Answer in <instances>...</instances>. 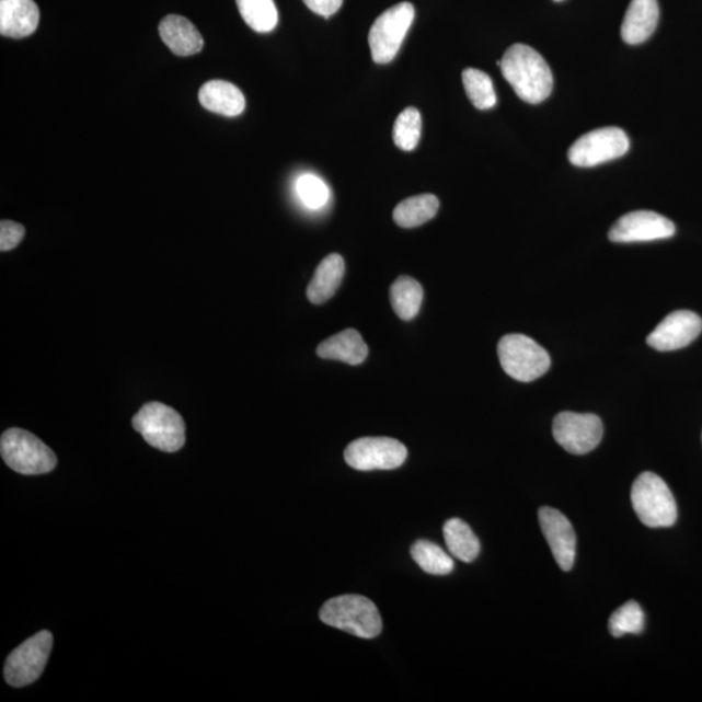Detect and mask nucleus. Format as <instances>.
<instances>
[{
  "instance_id": "nucleus-1",
  "label": "nucleus",
  "mask_w": 702,
  "mask_h": 702,
  "mask_svg": "<svg viewBox=\"0 0 702 702\" xmlns=\"http://www.w3.org/2000/svg\"><path fill=\"white\" fill-rule=\"evenodd\" d=\"M503 76L520 100L538 104L544 102L553 90L551 67L532 47L517 44L509 47L503 60L497 61Z\"/></svg>"
},
{
  "instance_id": "nucleus-2",
  "label": "nucleus",
  "mask_w": 702,
  "mask_h": 702,
  "mask_svg": "<svg viewBox=\"0 0 702 702\" xmlns=\"http://www.w3.org/2000/svg\"><path fill=\"white\" fill-rule=\"evenodd\" d=\"M631 503L641 522L649 528H667L676 525L678 507L676 498L655 472H643L631 490Z\"/></svg>"
},
{
  "instance_id": "nucleus-3",
  "label": "nucleus",
  "mask_w": 702,
  "mask_h": 702,
  "mask_svg": "<svg viewBox=\"0 0 702 702\" xmlns=\"http://www.w3.org/2000/svg\"><path fill=\"white\" fill-rule=\"evenodd\" d=\"M321 620L331 628L361 638L377 637L382 630L377 605L359 595H345L326 601L321 610Z\"/></svg>"
},
{
  "instance_id": "nucleus-4",
  "label": "nucleus",
  "mask_w": 702,
  "mask_h": 702,
  "mask_svg": "<svg viewBox=\"0 0 702 702\" xmlns=\"http://www.w3.org/2000/svg\"><path fill=\"white\" fill-rule=\"evenodd\" d=\"M0 453L10 469L23 475L47 474L58 464L57 456L44 441L20 428L5 430Z\"/></svg>"
},
{
  "instance_id": "nucleus-5",
  "label": "nucleus",
  "mask_w": 702,
  "mask_h": 702,
  "mask_svg": "<svg viewBox=\"0 0 702 702\" xmlns=\"http://www.w3.org/2000/svg\"><path fill=\"white\" fill-rule=\"evenodd\" d=\"M131 423L146 442L159 450L166 451V453H175L185 445L183 416L164 403H146Z\"/></svg>"
},
{
  "instance_id": "nucleus-6",
  "label": "nucleus",
  "mask_w": 702,
  "mask_h": 702,
  "mask_svg": "<svg viewBox=\"0 0 702 702\" xmlns=\"http://www.w3.org/2000/svg\"><path fill=\"white\" fill-rule=\"evenodd\" d=\"M415 19V9L412 3L402 2L382 12L375 20L368 34V44L372 59L378 65H388L400 51Z\"/></svg>"
},
{
  "instance_id": "nucleus-7",
  "label": "nucleus",
  "mask_w": 702,
  "mask_h": 702,
  "mask_svg": "<svg viewBox=\"0 0 702 702\" xmlns=\"http://www.w3.org/2000/svg\"><path fill=\"white\" fill-rule=\"evenodd\" d=\"M497 352L504 371L514 380L531 382L545 375L551 367V357L544 347L525 335L503 337Z\"/></svg>"
},
{
  "instance_id": "nucleus-8",
  "label": "nucleus",
  "mask_w": 702,
  "mask_h": 702,
  "mask_svg": "<svg viewBox=\"0 0 702 702\" xmlns=\"http://www.w3.org/2000/svg\"><path fill=\"white\" fill-rule=\"evenodd\" d=\"M53 649L51 632L41 631L7 658L4 677L12 687L30 686L42 676Z\"/></svg>"
},
{
  "instance_id": "nucleus-9",
  "label": "nucleus",
  "mask_w": 702,
  "mask_h": 702,
  "mask_svg": "<svg viewBox=\"0 0 702 702\" xmlns=\"http://www.w3.org/2000/svg\"><path fill=\"white\" fill-rule=\"evenodd\" d=\"M630 149V140L621 128H600L584 135L568 150V159L576 166H595L621 158Z\"/></svg>"
},
{
  "instance_id": "nucleus-10",
  "label": "nucleus",
  "mask_w": 702,
  "mask_h": 702,
  "mask_svg": "<svg viewBox=\"0 0 702 702\" xmlns=\"http://www.w3.org/2000/svg\"><path fill=\"white\" fill-rule=\"evenodd\" d=\"M407 458V449L391 437H361L347 445L345 461L358 471L394 470Z\"/></svg>"
},
{
  "instance_id": "nucleus-11",
  "label": "nucleus",
  "mask_w": 702,
  "mask_h": 702,
  "mask_svg": "<svg viewBox=\"0 0 702 702\" xmlns=\"http://www.w3.org/2000/svg\"><path fill=\"white\" fill-rule=\"evenodd\" d=\"M553 436L568 453L584 456L599 447L603 426L595 414L565 412L555 416Z\"/></svg>"
},
{
  "instance_id": "nucleus-12",
  "label": "nucleus",
  "mask_w": 702,
  "mask_h": 702,
  "mask_svg": "<svg viewBox=\"0 0 702 702\" xmlns=\"http://www.w3.org/2000/svg\"><path fill=\"white\" fill-rule=\"evenodd\" d=\"M676 234L674 222L653 211L623 215L609 231V240L617 243L649 242L670 239Z\"/></svg>"
},
{
  "instance_id": "nucleus-13",
  "label": "nucleus",
  "mask_w": 702,
  "mask_h": 702,
  "mask_svg": "<svg viewBox=\"0 0 702 702\" xmlns=\"http://www.w3.org/2000/svg\"><path fill=\"white\" fill-rule=\"evenodd\" d=\"M702 331V319L692 311L671 312L651 333L646 343L658 352L683 349L692 344Z\"/></svg>"
},
{
  "instance_id": "nucleus-14",
  "label": "nucleus",
  "mask_w": 702,
  "mask_h": 702,
  "mask_svg": "<svg viewBox=\"0 0 702 702\" xmlns=\"http://www.w3.org/2000/svg\"><path fill=\"white\" fill-rule=\"evenodd\" d=\"M539 523L560 568L566 573L573 569L576 534L572 522L560 510L544 506L539 510Z\"/></svg>"
},
{
  "instance_id": "nucleus-15",
  "label": "nucleus",
  "mask_w": 702,
  "mask_h": 702,
  "mask_svg": "<svg viewBox=\"0 0 702 702\" xmlns=\"http://www.w3.org/2000/svg\"><path fill=\"white\" fill-rule=\"evenodd\" d=\"M39 10L34 0H0V34L10 38L30 37L37 31Z\"/></svg>"
},
{
  "instance_id": "nucleus-16",
  "label": "nucleus",
  "mask_w": 702,
  "mask_h": 702,
  "mask_svg": "<svg viewBox=\"0 0 702 702\" xmlns=\"http://www.w3.org/2000/svg\"><path fill=\"white\" fill-rule=\"evenodd\" d=\"M659 20L657 0H631L622 23V39L628 45H641L655 33Z\"/></svg>"
},
{
  "instance_id": "nucleus-17",
  "label": "nucleus",
  "mask_w": 702,
  "mask_h": 702,
  "mask_svg": "<svg viewBox=\"0 0 702 702\" xmlns=\"http://www.w3.org/2000/svg\"><path fill=\"white\" fill-rule=\"evenodd\" d=\"M159 34L170 50L177 57H192L202 51L205 46L204 37L189 20L169 15L159 24Z\"/></svg>"
},
{
  "instance_id": "nucleus-18",
  "label": "nucleus",
  "mask_w": 702,
  "mask_h": 702,
  "mask_svg": "<svg viewBox=\"0 0 702 702\" xmlns=\"http://www.w3.org/2000/svg\"><path fill=\"white\" fill-rule=\"evenodd\" d=\"M199 102L211 113L228 117L241 115L246 107L245 95L241 90L222 80L206 82L199 90Z\"/></svg>"
},
{
  "instance_id": "nucleus-19",
  "label": "nucleus",
  "mask_w": 702,
  "mask_h": 702,
  "mask_svg": "<svg viewBox=\"0 0 702 702\" xmlns=\"http://www.w3.org/2000/svg\"><path fill=\"white\" fill-rule=\"evenodd\" d=\"M317 354L323 359L340 360L350 366H358L366 360L368 346L358 331L349 329L326 338L318 346Z\"/></svg>"
},
{
  "instance_id": "nucleus-20",
  "label": "nucleus",
  "mask_w": 702,
  "mask_h": 702,
  "mask_svg": "<svg viewBox=\"0 0 702 702\" xmlns=\"http://www.w3.org/2000/svg\"><path fill=\"white\" fill-rule=\"evenodd\" d=\"M345 274V262L342 255L331 254L319 264L314 277L308 287L311 303L322 304L335 296Z\"/></svg>"
},
{
  "instance_id": "nucleus-21",
  "label": "nucleus",
  "mask_w": 702,
  "mask_h": 702,
  "mask_svg": "<svg viewBox=\"0 0 702 702\" xmlns=\"http://www.w3.org/2000/svg\"><path fill=\"white\" fill-rule=\"evenodd\" d=\"M444 539L451 555L462 562H474L481 553V541L462 519H449L444 525Z\"/></svg>"
},
{
  "instance_id": "nucleus-22",
  "label": "nucleus",
  "mask_w": 702,
  "mask_h": 702,
  "mask_svg": "<svg viewBox=\"0 0 702 702\" xmlns=\"http://www.w3.org/2000/svg\"><path fill=\"white\" fill-rule=\"evenodd\" d=\"M440 202L434 194H421L402 200L394 208L393 219L402 228H415L433 220L439 211Z\"/></svg>"
},
{
  "instance_id": "nucleus-23",
  "label": "nucleus",
  "mask_w": 702,
  "mask_h": 702,
  "mask_svg": "<svg viewBox=\"0 0 702 702\" xmlns=\"http://www.w3.org/2000/svg\"><path fill=\"white\" fill-rule=\"evenodd\" d=\"M423 296L422 285L413 277H399L391 288V303L395 314L402 321H413L421 310Z\"/></svg>"
},
{
  "instance_id": "nucleus-24",
  "label": "nucleus",
  "mask_w": 702,
  "mask_h": 702,
  "mask_svg": "<svg viewBox=\"0 0 702 702\" xmlns=\"http://www.w3.org/2000/svg\"><path fill=\"white\" fill-rule=\"evenodd\" d=\"M245 23L258 33H269L279 23V12L274 0H235Z\"/></svg>"
},
{
  "instance_id": "nucleus-25",
  "label": "nucleus",
  "mask_w": 702,
  "mask_h": 702,
  "mask_svg": "<svg viewBox=\"0 0 702 702\" xmlns=\"http://www.w3.org/2000/svg\"><path fill=\"white\" fill-rule=\"evenodd\" d=\"M412 557L423 572L430 575H448L454 569L453 559L433 541H416L412 546Z\"/></svg>"
},
{
  "instance_id": "nucleus-26",
  "label": "nucleus",
  "mask_w": 702,
  "mask_h": 702,
  "mask_svg": "<svg viewBox=\"0 0 702 702\" xmlns=\"http://www.w3.org/2000/svg\"><path fill=\"white\" fill-rule=\"evenodd\" d=\"M462 81L465 94L477 110H491L496 106L497 94L488 74L481 69L465 68Z\"/></svg>"
},
{
  "instance_id": "nucleus-27",
  "label": "nucleus",
  "mask_w": 702,
  "mask_h": 702,
  "mask_svg": "<svg viewBox=\"0 0 702 702\" xmlns=\"http://www.w3.org/2000/svg\"><path fill=\"white\" fill-rule=\"evenodd\" d=\"M645 629V614L636 601H629L622 605L611 614L609 631L614 637L624 635H641Z\"/></svg>"
},
{
  "instance_id": "nucleus-28",
  "label": "nucleus",
  "mask_w": 702,
  "mask_h": 702,
  "mask_svg": "<svg viewBox=\"0 0 702 702\" xmlns=\"http://www.w3.org/2000/svg\"><path fill=\"white\" fill-rule=\"evenodd\" d=\"M422 137V115L415 107H407L394 123L393 140L403 151H413Z\"/></svg>"
},
{
  "instance_id": "nucleus-29",
  "label": "nucleus",
  "mask_w": 702,
  "mask_h": 702,
  "mask_svg": "<svg viewBox=\"0 0 702 702\" xmlns=\"http://www.w3.org/2000/svg\"><path fill=\"white\" fill-rule=\"evenodd\" d=\"M297 193L303 205L311 208V210L322 208L330 200L329 186L325 185L322 179L310 175V173H306V175L297 180Z\"/></svg>"
},
{
  "instance_id": "nucleus-30",
  "label": "nucleus",
  "mask_w": 702,
  "mask_h": 702,
  "mask_svg": "<svg viewBox=\"0 0 702 702\" xmlns=\"http://www.w3.org/2000/svg\"><path fill=\"white\" fill-rule=\"evenodd\" d=\"M25 228L19 222L3 220L0 222V250L10 252L24 239Z\"/></svg>"
},
{
  "instance_id": "nucleus-31",
  "label": "nucleus",
  "mask_w": 702,
  "mask_h": 702,
  "mask_svg": "<svg viewBox=\"0 0 702 702\" xmlns=\"http://www.w3.org/2000/svg\"><path fill=\"white\" fill-rule=\"evenodd\" d=\"M303 2L317 15L329 19L342 9L344 0H303Z\"/></svg>"
},
{
  "instance_id": "nucleus-32",
  "label": "nucleus",
  "mask_w": 702,
  "mask_h": 702,
  "mask_svg": "<svg viewBox=\"0 0 702 702\" xmlns=\"http://www.w3.org/2000/svg\"><path fill=\"white\" fill-rule=\"evenodd\" d=\"M554 2H562V0H554Z\"/></svg>"
}]
</instances>
